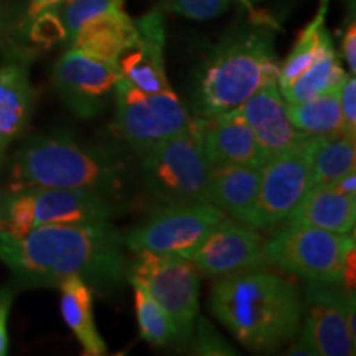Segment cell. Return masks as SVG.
Wrapping results in <instances>:
<instances>
[{"mask_svg":"<svg viewBox=\"0 0 356 356\" xmlns=\"http://www.w3.org/2000/svg\"><path fill=\"white\" fill-rule=\"evenodd\" d=\"M226 215L210 202L157 207L149 218L124 234L132 252L186 256Z\"/></svg>","mask_w":356,"mask_h":356,"instance_id":"obj_11","label":"cell"},{"mask_svg":"<svg viewBox=\"0 0 356 356\" xmlns=\"http://www.w3.org/2000/svg\"><path fill=\"white\" fill-rule=\"evenodd\" d=\"M126 249L111 220L44 225L17 239L0 236V261L20 289L58 287L79 275L92 291L114 292L127 280Z\"/></svg>","mask_w":356,"mask_h":356,"instance_id":"obj_1","label":"cell"},{"mask_svg":"<svg viewBox=\"0 0 356 356\" xmlns=\"http://www.w3.org/2000/svg\"><path fill=\"white\" fill-rule=\"evenodd\" d=\"M346 74L348 73L341 68L340 58L337 55L335 47L332 44L309 70L304 71L291 86L280 92L287 104L305 101L309 97L322 95L325 91L340 88Z\"/></svg>","mask_w":356,"mask_h":356,"instance_id":"obj_26","label":"cell"},{"mask_svg":"<svg viewBox=\"0 0 356 356\" xmlns=\"http://www.w3.org/2000/svg\"><path fill=\"white\" fill-rule=\"evenodd\" d=\"M312 186L333 185L356 170V137L346 134L312 137Z\"/></svg>","mask_w":356,"mask_h":356,"instance_id":"obj_23","label":"cell"},{"mask_svg":"<svg viewBox=\"0 0 356 356\" xmlns=\"http://www.w3.org/2000/svg\"><path fill=\"white\" fill-rule=\"evenodd\" d=\"M185 257L208 277L267 267L264 238L259 229L231 216L222 218Z\"/></svg>","mask_w":356,"mask_h":356,"instance_id":"obj_14","label":"cell"},{"mask_svg":"<svg viewBox=\"0 0 356 356\" xmlns=\"http://www.w3.org/2000/svg\"><path fill=\"white\" fill-rule=\"evenodd\" d=\"M136 154L140 184L157 207L208 202L210 163L190 126Z\"/></svg>","mask_w":356,"mask_h":356,"instance_id":"obj_5","label":"cell"},{"mask_svg":"<svg viewBox=\"0 0 356 356\" xmlns=\"http://www.w3.org/2000/svg\"><path fill=\"white\" fill-rule=\"evenodd\" d=\"M355 314L353 289L341 284L307 282L300 328L287 355H355Z\"/></svg>","mask_w":356,"mask_h":356,"instance_id":"obj_7","label":"cell"},{"mask_svg":"<svg viewBox=\"0 0 356 356\" xmlns=\"http://www.w3.org/2000/svg\"><path fill=\"white\" fill-rule=\"evenodd\" d=\"M234 0H167V8L193 20H210L228 10Z\"/></svg>","mask_w":356,"mask_h":356,"instance_id":"obj_30","label":"cell"},{"mask_svg":"<svg viewBox=\"0 0 356 356\" xmlns=\"http://www.w3.org/2000/svg\"><path fill=\"white\" fill-rule=\"evenodd\" d=\"M114 101L113 129L134 152L165 140L190 126V115L172 88L147 92L121 76Z\"/></svg>","mask_w":356,"mask_h":356,"instance_id":"obj_10","label":"cell"},{"mask_svg":"<svg viewBox=\"0 0 356 356\" xmlns=\"http://www.w3.org/2000/svg\"><path fill=\"white\" fill-rule=\"evenodd\" d=\"M310 142L307 137L266 160L251 226L267 229L287 221L312 188Z\"/></svg>","mask_w":356,"mask_h":356,"instance_id":"obj_12","label":"cell"},{"mask_svg":"<svg viewBox=\"0 0 356 356\" xmlns=\"http://www.w3.org/2000/svg\"><path fill=\"white\" fill-rule=\"evenodd\" d=\"M61 2H63V0H30L29 7H26V10H25L24 26H22V30L25 29V25L29 24L30 20H33L35 17L40 15V13L47 12V10H53V8H56Z\"/></svg>","mask_w":356,"mask_h":356,"instance_id":"obj_36","label":"cell"},{"mask_svg":"<svg viewBox=\"0 0 356 356\" xmlns=\"http://www.w3.org/2000/svg\"><path fill=\"white\" fill-rule=\"evenodd\" d=\"M58 289L61 293V315L81 343L83 353L88 356L108 355V345L96 327L91 286L79 275H68L58 284Z\"/></svg>","mask_w":356,"mask_h":356,"instance_id":"obj_22","label":"cell"},{"mask_svg":"<svg viewBox=\"0 0 356 356\" xmlns=\"http://www.w3.org/2000/svg\"><path fill=\"white\" fill-rule=\"evenodd\" d=\"M293 127L310 137L345 134L340 109V88L325 91L305 101L287 104Z\"/></svg>","mask_w":356,"mask_h":356,"instance_id":"obj_24","label":"cell"},{"mask_svg":"<svg viewBox=\"0 0 356 356\" xmlns=\"http://www.w3.org/2000/svg\"><path fill=\"white\" fill-rule=\"evenodd\" d=\"M24 30H26L30 40L37 44L50 47V44H55L58 42H66L65 26L61 24L56 8L42 12L33 20H30Z\"/></svg>","mask_w":356,"mask_h":356,"instance_id":"obj_29","label":"cell"},{"mask_svg":"<svg viewBox=\"0 0 356 356\" xmlns=\"http://www.w3.org/2000/svg\"><path fill=\"white\" fill-rule=\"evenodd\" d=\"M356 221V197L346 195L333 185L312 186L289 216L287 225L312 226L338 234L353 233Z\"/></svg>","mask_w":356,"mask_h":356,"instance_id":"obj_20","label":"cell"},{"mask_svg":"<svg viewBox=\"0 0 356 356\" xmlns=\"http://www.w3.org/2000/svg\"><path fill=\"white\" fill-rule=\"evenodd\" d=\"M341 50H343V56L346 65H348V73L355 76L356 73V25L355 19L351 17V22L346 25L343 33V42H341Z\"/></svg>","mask_w":356,"mask_h":356,"instance_id":"obj_35","label":"cell"},{"mask_svg":"<svg viewBox=\"0 0 356 356\" xmlns=\"http://www.w3.org/2000/svg\"><path fill=\"white\" fill-rule=\"evenodd\" d=\"M8 173L10 191L84 190L115 202L126 191L131 168L126 159L108 147L58 131L25 140L10 159Z\"/></svg>","mask_w":356,"mask_h":356,"instance_id":"obj_3","label":"cell"},{"mask_svg":"<svg viewBox=\"0 0 356 356\" xmlns=\"http://www.w3.org/2000/svg\"><path fill=\"white\" fill-rule=\"evenodd\" d=\"M340 109L345 134L356 137V81L350 73L340 86Z\"/></svg>","mask_w":356,"mask_h":356,"instance_id":"obj_32","label":"cell"},{"mask_svg":"<svg viewBox=\"0 0 356 356\" xmlns=\"http://www.w3.org/2000/svg\"><path fill=\"white\" fill-rule=\"evenodd\" d=\"M264 163H225L210 167L208 202L225 213L251 225L259 193Z\"/></svg>","mask_w":356,"mask_h":356,"instance_id":"obj_19","label":"cell"},{"mask_svg":"<svg viewBox=\"0 0 356 356\" xmlns=\"http://www.w3.org/2000/svg\"><path fill=\"white\" fill-rule=\"evenodd\" d=\"M236 2H239V3H241V6H244V7H246V8H248V12H249V13H251V15H252V13H254V12H256V8H254V7H252V6H251V3H249V2H248V0H236Z\"/></svg>","mask_w":356,"mask_h":356,"instance_id":"obj_39","label":"cell"},{"mask_svg":"<svg viewBox=\"0 0 356 356\" xmlns=\"http://www.w3.org/2000/svg\"><path fill=\"white\" fill-rule=\"evenodd\" d=\"M137 37L119 56L118 68L124 79L147 92L170 89L165 73V19L160 8L136 20Z\"/></svg>","mask_w":356,"mask_h":356,"instance_id":"obj_17","label":"cell"},{"mask_svg":"<svg viewBox=\"0 0 356 356\" xmlns=\"http://www.w3.org/2000/svg\"><path fill=\"white\" fill-rule=\"evenodd\" d=\"M12 300H13V287L0 289V356L7 355V350H8L7 320H8V314H10Z\"/></svg>","mask_w":356,"mask_h":356,"instance_id":"obj_34","label":"cell"},{"mask_svg":"<svg viewBox=\"0 0 356 356\" xmlns=\"http://www.w3.org/2000/svg\"><path fill=\"white\" fill-rule=\"evenodd\" d=\"M129 282L134 289V307H136V317L142 340L159 348L177 345V332L170 317L147 293L144 287L134 280H129Z\"/></svg>","mask_w":356,"mask_h":356,"instance_id":"obj_27","label":"cell"},{"mask_svg":"<svg viewBox=\"0 0 356 356\" xmlns=\"http://www.w3.org/2000/svg\"><path fill=\"white\" fill-rule=\"evenodd\" d=\"M335 188L343 191L346 195H351V197H356V173L351 172L348 175L341 177L340 180L333 184Z\"/></svg>","mask_w":356,"mask_h":356,"instance_id":"obj_37","label":"cell"},{"mask_svg":"<svg viewBox=\"0 0 356 356\" xmlns=\"http://www.w3.org/2000/svg\"><path fill=\"white\" fill-rule=\"evenodd\" d=\"M248 2H249V3H251V6H252V7H254V3H257V2H259V0H248Z\"/></svg>","mask_w":356,"mask_h":356,"instance_id":"obj_40","label":"cell"},{"mask_svg":"<svg viewBox=\"0 0 356 356\" xmlns=\"http://www.w3.org/2000/svg\"><path fill=\"white\" fill-rule=\"evenodd\" d=\"M279 74L273 20L259 12L216 44L200 70L195 88L198 115L236 109Z\"/></svg>","mask_w":356,"mask_h":356,"instance_id":"obj_4","label":"cell"},{"mask_svg":"<svg viewBox=\"0 0 356 356\" xmlns=\"http://www.w3.org/2000/svg\"><path fill=\"white\" fill-rule=\"evenodd\" d=\"M51 79L66 108L79 119H91L108 108L121 73L109 61L70 47L53 66Z\"/></svg>","mask_w":356,"mask_h":356,"instance_id":"obj_13","label":"cell"},{"mask_svg":"<svg viewBox=\"0 0 356 356\" xmlns=\"http://www.w3.org/2000/svg\"><path fill=\"white\" fill-rule=\"evenodd\" d=\"M210 310L246 348L275 351L299 332L302 297L282 275L243 270L218 277L211 287Z\"/></svg>","mask_w":356,"mask_h":356,"instance_id":"obj_2","label":"cell"},{"mask_svg":"<svg viewBox=\"0 0 356 356\" xmlns=\"http://www.w3.org/2000/svg\"><path fill=\"white\" fill-rule=\"evenodd\" d=\"M188 343L191 345V353L195 355H236L233 346L226 343L218 332L204 318L195 322L193 335Z\"/></svg>","mask_w":356,"mask_h":356,"instance_id":"obj_31","label":"cell"},{"mask_svg":"<svg viewBox=\"0 0 356 356\" xmlns=\"http://www.w3.org/2000/svg\"><path fill=\"white\" fill-rule=\"evenodd\" d=\"M238 111L254 132L267 157L291 149L310 137L293 127L291 122L287 101L280 92L277 79L264 84L259 91L249 96L238 106Z\"/></svg>","mask_w":356,"mask_h":356,"instance_id":"obj_18","label":"cell"},{"mask_svg":"<svg viewBox=\"0 0 356 356\" xmlns=\"http://www.w3.org/2000/svg\"><path fill=\"white\" fill-rule=\"evenodd\" d=\"M8 190L0 188V236L6 233V211H7Z\"/></svg>","mask_w":356,"mask_h":356,"instance_id":"obj_38","label":"cell"},{"mask_svg":"<svg viewBox=\"0 0 356 356\" xmlns=\"http://www.w3.org/2000/svg\"><path fill=\"white\" fill-rule=\"evenodd\" d=\"M190 127L210 167L266 163L269 159L238 108L215 115H198L190 121Z\"/></svg>","mask_w":356,"mask_h":356,"instance_id":"obj_16","label":"cell"},{"mask_svg":"<svg viewBox=\"0 0 356 356\" xmlns=\"http://www.w3.org/2000/svg\"><path fill=\"white\" fill-rule=\"evenodd\" d=\"M121 8H124V0H63L56 7V12L65 26L66 43L70 44L74 35L89 20Z\"/></svg>","mask_w":356,"mask_h":356,"instance_id":"obj_28","label":"cell"},{"mask_svg":"<svg viewBox=\"0 0 356 356\" xmlns=\"http://www.w3.org/2000/svg\"><path fill=\"white\" fill-rule=\"evenodd\" d=\"M25 13L19 6L10 2H0V47L10 43L17 33L22 32Z\"/></svg>","mask_w":356,"mask_h":356,"instance_id":"obj_33","label":"cell"},{"mask_svg":"<svg viewBox=\"0 0 356 356\" xmlns=\"http://www.w3.org/2000/svg\"><path fill=\"white\" fill-rule=\"evenodd\" d=\"M129 262L127 280L147 291L170 317L177 332V345H188L200 310L202 273L190 259L178 254L134 252Z\"/></svg>","mask_w":356,"mask_h":356,"instance_id":"obj_8","label":"cell"},{"mask_svg":"<svg viewBox=\"0 0 356 356\" xmlns=\"http://www.w3.org/2000/svg\"><path fill=\"white\" fill-rule=\"evenodd\" d=\"M325 12L315 15V19L302 30L296 44L286 60L279 65L277 86L280 91L287 89L291 84L300 76L304 71L310 68L328 48L332 47L330 35L325 30Z\"/></svg>","mask_w":356,"mask_h":356,"instance_id":"obj_25","label":"cell"},{"mask_svg":"<svg viewBox=\"0 0 356 356\" xmlns=\"http://www.w3.org/2000/svg\"><path fill=\"white\" fill-rule=\"evenodd\" d=\"M264 257L269 267L307 282L343 284L355 262V236L287 225L264 241Z\"/></svg>","mask_w":356,"mask_h":356,"instance_id":"obj_6","label":"cell"},{"mask_svg":"<svg viewBox=\"0 0 356 356\" xmlns=\"http://www.w3.org/2000/svg\"><path fill=\"white\" fill-rule=\"evenodd\" d=\"M136 22L121 8L89 20L74 35L70 47L118 66L119 56L136 42Z\"/></svg>","mask_w":356,"mask_h":356,"instance_id":"obj_21","label":"cell"},{"mask_svg":"<svg viewBox=\"0 0 356 356\" xmlns=\"http://www.w3.org/2000/svg\"><path fill=\"white\" fill-rule=\"evenodd\" d=\"M33 53L12 47L0 63V167L13 142L29 127L33 113L35 91L30 79Z\"/></svg>","mask_w":356,"mask_h":356,"instance_id":"obj_15","label":"cell"},{"mask_svg":"<svg viewBox=\"0 0 356 356\" xmlns=\"http://www.w3.org/2000/svg\"><path fill=\"white\" fill-rule=\"evenodd\" d=\"M118 215V203L102 195L68 188L8 190L6 234L22 238L44 225L111 220Z\"/></svg>","mask_w":356,"mask_h":356,"instance_id":"obj_9","label":"cell"}]
</instances>
